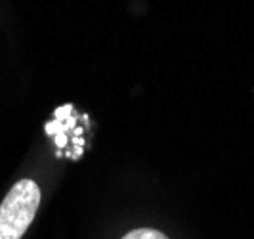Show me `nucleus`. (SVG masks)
I'll use <instances>...</instances> for the list:
<instances>
[{
    "mask_svg": "<svg viewBox=\"0 0 254 239\" xmlns=\"http://www.w3.org/2000/svg\"><path fill=\"white\" fill-rule=\"evenodd\" d=\"M40 205V188L33 180H19L0 205V239H21Z\"/></svg>",
    "mask_w": 254,
    "mask_h": 239,
    "instance_id": "1",
    "label": "nucleus"
},
{
    "mask_svg": "<svg viewBox=\"0 0 254 239\" xmlns=\"http://www.w3.org/2000/svg\"><path fill=\"white\" fill-rule=\"evenodd\" d=\"M123 239H168L163 232H157L151 228H138V230H132L130 234H127Z\"/></svg>",
    "mask_w": 254,
    "mask_h": 239,
    "instance_id": "2",
    "label": "nucleus"
}]
</instances>
